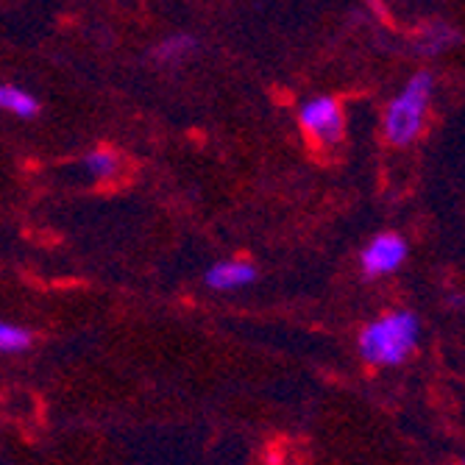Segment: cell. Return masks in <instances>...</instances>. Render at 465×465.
I'll return each instance as SVG.
<instances>
[{"mask_svg":"<svg viewBox=\"0 0 465 465\" xmlns=\"http://www.w3.org/2000/svg\"><path fill=\"white\" fill-rule=\"evenodd\" d=\"M420 341V318L410 310H393L360 331V357L376 368H396L412 357Z\"/></svg>","mask_w":465,"mask_h":465,"instance_id":"6da1fadb","label":"cell"},{"mask_svg":"<svg viewBox=\"0 0 465 465\" xmlns=\"http://www.w3.org/2000/svg\"><path fill=\"white\" fill-rule=\"evenodd\" d=\"M430 98H432V75L418 73L391 101V106L385 112V137L393 145H410L420 134L424 120H427Z\"/></svg>","mask_w":465,"mask_h":465,"instance_id":"7a4b0ae2","label":"cell"},{"mask_svg":"<svg viewBox=\"0 0 465 465\" xmlns=\"http://www.w3.org/2000/svg\"><path fill=\"white\" fill-rule=\"evenodd\" d=\"M299 123L304 134L318 145H337L343 140V109L329 95H318L302 104Z\"/></svg>","mask_w":465,"mask_h":465,"instance_id":"3957f363","label":"cell"},{"mask_svg":"<svg viewBox=\"0 0 465 465\" xmlns=\"http://www.w3.org/2000/svg\"><path fill=\"white\" fill-rule=\"evenodd\" d=\"M410 253V245L401 234L396 232H382L376 234L360 253V268L368 279H379V276H388L396 273Z\"/></svg>","mask_w":465,"mask_h":465,"instance_id":"277c9868","label":"cell"},{"mask_svg":"<svg viewBox=\"0 0 465 465\" xmlns=\"http://www.w3.org/2000/svg\"><path fill=\"white\" fill-rule=\"evenodd\" d=\"M206 287L213 290H240L257 282V268L245 260H226V262H215L203 273Z\"/></svg>","mask_w":465,"mask_h":465,"instance_id":"5b68a950","label":"cell"},{"mask_svg":"<svg viewBox=\"0 0 465 465\" xmlns=\"http://www.w3.org/2000/svg\"><path fill=\"white\" fill-rule=\"evenodd\" d=\"M0 112L28 120L39 114V101L34 93H28L25 87H17V84H0Z\"/></svg>","mask_w":465,"mask_h":465,"instance_id":"8992f818","label":"cell"},{"mask_svg":"<svg viewBox=\"0 0 465 465\" xmlns=\"http://www.w3.org/2000/svg\"><path fill=\"white\" fill-rule=\"evenodd\" d=\"M195 48H198L195 36H190V34H173V36L162 39L159 45H153L151 59L159 62V64H176V62H184L187 56H193Z\"/></svg>","mask_w":465,"mask_h":465,"instance_id":"52a82bcc","label":"cell"},{"mask_svg":"<svg viewBox=\"0 0 465 465\" xmlns=\"http://www.w3.org/2000/svg\"><path fill=\"white\" fill-rule=\"evenodd\" d=\"M84 171H87L93 179H114L120 171V159L112 151H93L84 159Z\"/></svg>","mask_w":465,"mask_h":465,"instance_id":"ba28073f","label":"cell"},{"mask_svg":"<svg viewBox=\"0 0 465 465\" xmlns=\"http://www.w3.org/2000/svg\"><path fill=\"white\" fill-rule=\"evenodd\" d=\"M31 346V331L9 323V321H0V354H20Z\"/></svg>","mask_w":465,"mask_h":465,"instance_id":"9c48e42d","label":"cell"}]
</instances>
